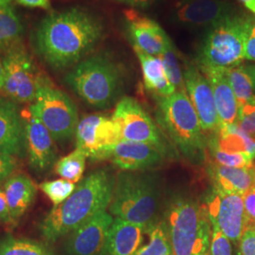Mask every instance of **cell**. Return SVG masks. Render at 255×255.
<instances>
[{
    "mask_svg": "<svg viewBox=\"0 0 255 255\" xmlns=\"http://www.w3.org/2000/svg\"><path fill=\"white\" fill-rule=\"evenodd\" d=\"M76 145L87 158L109 159L113 147L121 140L119 128L112 118L91 115L80 120L76 129Z\"/></svg>",
    "mask_w": 255,
    "mask_h": 255,
    "instance_id": "8fae6325",
    "label": "cell"
},
{
    "mask_svg": "<svg viewBox=\"0 0 255 255\" xmlns=\"http://www.w3.org/2000/svg\"><path fill=\"white\" fill-rule=\"evenodd\" d=\"M113 220L103 212L70 233L64 241L65 255H103Z\"/></svg>",
    "mask_w": 255,
    "mask_h": 255,
    "instance_id": "5bb4252c",
    "label": "cell"
},
{
    "mask_svg": "<svg viewBox=\"0 0 255 255\" xmlns=\"http://www.w3.org/2000/svg\"><path fill=\"white\" fill-rule=\"evenodd\" d=\"M87 156L76 148L71 153L60 158L54 164L55 173L69 182H81L85 170Z\"/></svg>",
    "mask_w": 255,
    "mask_h": 255,
    "instance_id": "f546056e",
    "label": "cell"
},
{
    "mask_svg": "<svg viewBox=\"0 0 255 255\" xmlns=\"http://www.w3.org/2000/svg\"><path fill=\"white\" fill-rule=\"evenodd\" d=\"M76 187V183L64 179L46 181L39 185L40 190L53 203V206H58L66 201L73 194Z\"/></svg>",
    "mask_w": 255,
    "mask_h": 255,
    "instance_id": "1f68e13d",
    "label": "cell"
},
{
    "mask_svg": "<svg viewBox=\"0 0 255 255\" xmlns=\"http://www.w3.org/2000/svg\"><path fill=\"white\" fill-rule=\"evenodd\" d=\"M162 186L157 174L150 171H122L115 178L109 213L146 230L159 221Z\"/></svg>",
    "mask_w": 255,
    "mask_h": 255,
    "instance_id": "3957f363",
    "label": "cell"
},
{
    "mask_svg": "<svg viewBox=\"0 0 255 255\" xmlns=\"http://www.w3.org/2000/svg\"><path fill=\"white\" fill-rule=\"evenodd\" d=\"M148 243L141 247L133 255H174L164 219L146 230Z\"/></svg>",
    "mask_w": 255,
    "mask_h": 255,
    "instance_id": "4316f807",
    "label": "cell"
},
{
    "mask_svg": "<svg viewBox=\"0 0 255 255\" xmlns=\"http://www.w3.org/2000/svg\"><path fill=\"white\" fill-rule=\"evenodd\" d=\"M133 49L141 64L146 89L158 97H167L175 93L176 89L165 74L161 59L158 56L145 53L136 47Z\"/></svg>",
    "mask_w": 255,
    "mask_h": 255,
    "instance_id": "d4e9b609",
    "label": "cell"
},
{
    "mask_svg": "<svg viewBox=\"0 0 255 255\" xmlns=\"http://www.w3.org/2000/svg\"><path fill=\"white\" fill-rule=\"evenodd\" d=\"M244 59L255 62V16L250 14L247 20Z\"/></svg>",
    "mask_w": 255,
    "mask_h": 255,
    "instance_id": "d590c367",
    "label": "cell"
},
{
    "mask_svg": "<svg viewBox=\"0 0 255 255\" xmlns=\"http://www.w3.org/2000/svg\"><path fill=\"white\" fill-rule=\"evenodd\" d=\"M104 26L90 11L72 8L43 19L34 33L39 56L56 70L82 62L101 42Z\"/></svg>",
    "mask_w": 255,
    "mask_h": 255,
    "instance_id": "6da1fadb",
    "label": "cell"
},
{
    "mask_svg": "<svg viewBox=\"0 0 255 255\" xmlns=\"http://www.w3.org/2000/svg\"><path fill=\"white\" fill-rule=\"evenodd\" d=\"M208 148L210 154L214 159V163L216 164L239 168H246L254 165V159L244 153H229L213 147Z\"/></svg>",
    "mask_w": 255,
    "mask_h": 255,
    "instance_id": "d6a6232c",
    "label": "cell"
},
{
    "mask_svg": "<svg viewBox=\"0 0 255 255\" xmlns=\"http://www.w3.org/2000/svg\"><path fill=\"white\" fill-rule=\"evenodd\" d=\"M5 80L3 90L14 103H32L40 87L47 81L31 56L19 43L7 49L3 59Z\"/></svg>",
    "mask_w": 255,
    "mask_h": 255,
    "instance_id": "9c48e42d",
    "label": "cell"
},
{
    "mask_svg": "<svg viewBox=\"0 0 255 255\" xmlns=\"http://www.w3.org/2000/svg\"><path fill=\"white\" fill-rule=\"evenodd\" d=\"M0 255H54L46 243L26 237H0Z\"/></svg>",
    "mask_w": 255,
    "mask_h": 255,
    "instance_id": "484cf974",
    "label": "cell"
},
{
    "mask_svg": "<svg viewBox=\"0 0 255 255\" xmlns=\"http://www.w3.org/2000/svg\"><path fill=\"white\" fill-rule=\"evenodd\" d=\"M198 67L209 82L220 123L224 125L237 123L239 107L237 98L224 72V68L199 65Z\"/></svg>",
    "mask_w": 255,
    "mask_h": 255,
    "instance_id": "ffe728a7",
    "label": "cell"
},
{
    "mask_svg": "<svg viewBox=\"0 0 255 255\" xmlns=\"http://www.w3.org/2000/svg\"><path fill=\"white\" fill-rule=\"evenodd\" d=\"M213 188L219 191L244 196L255 183V164L251 167H229L213 163L208 166Z\"/></svg>",
    "mask_w": 255,
    "mask_h": 255,
    "instance_id": "7402d4cb",
    "label": "cell"
},
{
    "mask_svg": "<svg viewBox=\"0 0 255 255\" xmlns=\"http://www.w3.org/2000/svg\"><path fill=\"white\" fill-rule=\"evenodd\" d=\"M64 81L92 107L108 109L122 92L123 73L107 55H94L76 64Z\"/></svg>",
    "mask_w": 255,
    "mask_h": 255,
    "instance_id": "277c9868",
    "label": "cell"
},
{
    "mask_svg": "<svg viewBox=\"0 0 255 255\" xmlns=\"http://www.w3.org/2000/svg\"><path fill=\"white\" fill-rule=\"evenodd\" d=\"M115 178L104 169L96 170L77 185L73 194L63 203L53 206L39 230L48 242H55L81 227L109 207Z\"/></svg>",
    "mask_w": 255,
    "mask_h": 255,
    "instance_id": "7a4b0ae2",
    "label": "cell"
},
{
    "mask_svg": "<svg viewBox=\"0 0 255 255\" xmlns=\"http://www.w3.org/2000/svg\"><path fill=\"white\" fill-rule=\"evenodd\" d=\"M236 11L226 0H182L175 10V18L183 26L213 27Z\"/></svg>",
    "mask_w": 255,
    "mask_h": 255,
    "instance_id": "2e32d148",
    "label": "cell"
},
{
    "mask_svg": "<svg viewBox=\"0 0 255 255\" xmlns=\"http://www.w3.org/2000/svg\"><path fill=\"white\" fill-rule=\"evenodd\" d=\"M0 152L22 157L26 152L24 121L13 101L0 98Z\"/></svg>",
    "mask_w": 255,
    "mask_h": 255,
    "instance_id": "d6986e66",
    "label": "cell"
},
{
    "mask_svg": "<svg viewBox=\"0 0 255 255\" xmlns=\"http://www.w3.org/2000/svg\"><path fill=\"white\" fill-rule=\"evenodd\" d=\"M211 225H215L237 243L247 229V218L243 197L213 188L204 203Z\"/></svg>",
    "mask_w": 255,
    "mask_h": 255,
    "instance_id": "7c38bea8",
    "label": "cell"
},
{
    "mask_svg": "<svg viewBox=\"0 0 255 255\" xmlns=\"http://www.w3.org/2000/svg\"><path fill=\"white\" fill-rule=\"evenodd\" d=\"M255 16V0H237Z\"/></svg>",
    "mask_w": 255,
    "mask_h": 255,
    "instance_id": "7bdbcfd3",
    "label": "cell"
},
{
    "mask_svg": "<svg viewBox=\"0 0 255 255\" xmlns=\"http://www.w3.org/2000/svg\"><path fill=\"white\" fill-rule=\"evenodd\" d=\"M145 229L115 218L107 236L103 255H133L141 248Z\"/></svg>",
    "mask_w": 255,
    "mask_h": 255,
    "instance_id": "44dd1931",
    "label": "cell"
},
{
    "mask_svg": "<svg viewBox=\"0 0 255 255\" xmlns=\"http://www.w3.org/2000/svg\"><path fill=\"white\" fill-rule=\"evenodd\" d=\"M246 67L247 69H248V71H249V73L251 75V77H252L253 82H254V88H255V64L248 65Z\"/></svg>",
    "mask_w": 255,
    "mask_h": 255,
    "instance_id": "f6af8a7d",
    "label": "cell"
},
{
    "mask_svg": "<svg viewBox=\"0 0 255 255\" xmlns=\"http://www.w3.org/2000/svg\"><path fill=\"white\" fill-rule=\"evenodd\" d=\"M156 97L157 118L175 145L189 160L200 162L205 154V138L200 119L186 91Z\"/></svg>",
    "mask_w": 255,
    "mask_h": 255,
    "instance_id": "5b68a950",
    "label": "cell"
},
{
    "mask_svg": "<svg viewBox=\"0 0 255 255\" xmlns=\"http://www.w3.org/2000/svg\"><path fill=\"white\" fill-rule=\"evenodd\" d=\"M4 80H5V70H4V65H3V60H1V58H0V92L3 90Z\"/></svg>",
    "mask_w": 255,
    "mask_h": 255,
    "instance_id": "ee69618b",
    "label": "cell"
},
{
    "mask_svg": "<svg viewBox=\"0 0 255 255\" xmlns=\"http://www.w3.org/2000/svg\"><path fill=\"white\" fill-rule=\"evenodd\" d=\"M211 226L209 255H233L231 240L217 226Z\"/></svg>",
    "mask_w": 255,
    "mask_h": 255,
    "instance_id": "e575fe53",
    "label": "cell"
},
{
    "mask_svg": "<svg viewBox=\"0 0 255 255\" xmlns=\"http://www.w3.org/2000/svg\"><path fill=\"white\" fill-rule=\"evenodd\" d=\"M2 189L8 201L10 215L17 223L35 201L36 184L27 175L16 174L5 181Z\"/></svg>",
    "mask_w": 255,
    "mask_h": 255,
    "instance_id": "603a6c76",
    "label": "cell"
},
{
    "mask_svg": "<svg viewBox=\"0 0 255 255\" xmlns=\"http://www.w3.org/2000/svg\"><path fill=\"white\" fill-rule=\"evenodd\" d=\"M109 159L122 171H141L161 164L163 153L148 144L120 140L113 147Z\"/></svg>",
    "mask_w": 255,
    "mask_h": 255,
    "instance_id": "ac0fdd59",
    "label": "cell"
},
{
    "mask_svg": "<svg viewBox=\"0 0 255 255\" xmlns=\"http://www.w3.org/2000/svg\"><path fill=\"white\" fill-rule=\"evenodd\" d=\"M28 109L41 120L56 142L68 141L75 135L80 122L78 109L64 92L48 81L40 87Z\"/></svg>",
    "mask_w": 255,
    "mask_h": 255,
    "instance_id": "ba28073f",
    "label": "cell"
},
{
    "mask_svg": "<svg viewBox=\"0 0 255 255\" xmlns=\"http://www.w3.org/2000/svg\"><path fill=\"white\" fill-rule=\"evenodd\" d=\"M12 0H0V7H2V6H8L10 4V2H11Z\"/></svg>",
    "mask_w": 255,
    "mask_h": 255,
    "instance_id": "bcb514c9",
    "label": "cell"
},
{
    "mask_svg": "<svg viewBox=\"0 0 255 255\" xmlns=\"http://www.w3.org/2000/svg\"><path fill=\"white\" fill-rule=\"evenodd\" d=\"M183 80L185 91L200 119L203 131L215 132L221 125L209 82L198 65L186 63Z\"/></svg>",
    "mask_w": 255,
    "mask_h": 255,
    "instance_id": "4fadbf2b",
    "label": "cell"
},
{
    "mask_svg": "<svg viewBox=\"0 0 255 255\" xmlns=\"http://www.w3.org/2000/svg\"><path fill=\"white\" fill-rule=\"evenodd\" d=\"M164 65V71L168 80L172 83L176 91H184V80L182 68L179 63L178 52L173 42L164 50L162 54L158 56Z\"/></svg>",
    "mask_w": 255,
    "mask_h": 255,
    "instance_id": "4dcf8cb0",
    "label": "cell"
},
{
    "mask_svg": "<svg viewBox=\"0 0 255 255\" xmlns=\"http://www.w3.org/2000/svg\"><path fill=\"white\" fill-rule=\"evenodd\" d=\"M17 166L14 157L0 152V183L12 175Z\"/></svg>",
    "mask_w": 255,
    "mask_h": 255,
    "instance_id": "f35d334b",
    "label": "cell"
},
{
    "mask_svg": "<svg viewBox=\"0 0 255 255\" xmlns=\"http://www.w3.org/2000/svg\"><path fill=\"white\" fill-rule=\"evenodd\" d=\"M174 255H209L212 226L204 204L180 198L164 219Z\"/></svg>",
    "mask_w": 255,
    "mask_h": 255,
    "instance_id": "8992f818",
    "label": "cell"
},
{
    "mask_svg": "<svg viewBox=\"0 0 255 255\" xmlns=\"http://www.w3.org/2000/svg\"><path fill=\"white\" fill-rule=\"evenodd\" d=\"M238 243V255H255V228H247Z\"/></svg>",
    "mask_w": 255,
    "mask_h": 255,
    "instance_id": "8d00e7d4",
    "label": "cell"
},
{
    "mask_svg": "<svg viewBox=\"0 0 255 255\" xmlns=\"http://www.w3.org/2000/svg\"><path fill=\"white\" fill-rule=\"evenodd\" d=\"M24 27L11 6L0 7V48H9L17 44Z\"/></svg>",
    "mask_w": 255,
    "mask_h": 255,
    "instance_id": "83f0119b",
    "label": "cell"
},
{
    "mask_svg": "<svg viewBox=\"0 0 255 255\" xmlns=\"http://www.w3.org/2000/svg\"><path fill=\"white\" fill-rule=\"evenodd\" d=\"M208 147H213L229 153H244L255 158V139L235 124L224 125L212 132L207 142Z\"/></svg>",
    "mask_w": 255,
    "mask_h": 255,
    "instance_id": "cb8c5ba5",
    "label": "cell"
},
{
    "mask_svg": "<svg viewBox=\"0 0 255 255\" xmlns=\"http://www.w3.org/2000/svg\"><path fill=\"white\" fill-rule=\"evenodd\" d=\"M112 119L119 128L121 140L145 143L163 154L166 146L157 126L146 110L133 98L124 97L117 103Z\"/></svg>",
    "mask_w": 255,
    "mask_h": 255,
    "instance_id": "30bf717a",
    "label": "cell"
},
{
    "mask_svg": "<svg viewBox=\"0 0 255 255\" xmlns=\"http://www.w3.org/2000/svg\"><path fill=\"white\" fill-rule=\"evenodd\" d=\"M247 218V228H255V183L243 196Z\"/></svg>",
    "mask_w": 255,
    "mask_h": 255,
    "instance_id": "74e56055",
    "label": "cell"
},
{
    "mask_svg": "<svg viewBox=\"0 0 255 255\" xmlns=\"http://www.w3.org/2000/svg\"><path fill=\"white\" fill-rule=\"evenodd\" d=\"M118 1L129 5V6H132V7L146 8V7L154 4L157 0H118Z\"/></svg>",
    "mask_w": 255,
    "mask_h": 255,
    "instance_id": "b9f144b4",
    "label": "cell"
},
{
    "mask_svg": "<svg viewBox=\"0 0 255 255\" xmlns=\"http://www.w3.org/2000/svg\"><path fill=\"white\" fill-rule=\"evenodd\" d=\"M17 3L29 8H41L48 9L50 7L49 0H16Z\"/></svg>",
    "mask_w": 255,
    "mask_h": 255,
    "instance_id": "60d3db41",
    "label": "cell"
},
{
    "mask_svg": "<svg viewBox=\"0 0 255 255\" xmlns=\"http://www.w3.org/2000/svg\"><path fill=\"white\" fill-rule=\"evenodd\" d=\"M0 224L8 227H13L16 224L10 215L9 204L2 188H0Z\"/></svg>",
    "mask_w": 255,
    "mask_h": 255,
    "instance_id": "ab89813d",
    "label": "cell"
},
{
    "mask_svg": "<svg viewBox=\"0 0 255 255\" xmlns=\"http://www.w3.org/2000/svg\"><path fill=\"white\" fill-rule=\"evenodd\" d=\"M125 29L132 46L147 54L159 56L172 42L154 20L131 9L125 11Z\"/></svg>",
    "mask_w": 255,
    "mask_h": 255,
    "instance_id": "e0dca14e",
    "label": "cell"
},
{
    "mask_svg": "<svg viewBox=\"0 0 255 255\" xmlns=\"http://www.w3.org/2000/svg\"><path fill=\"white\" fill-rule=\"evenodd\" d=\"M25 148L28 164L35 172L48 170L56 163L54 139L41 120L28 109L24 121Z\"/></svg>",
    "mask_w": 255,
    "mask_h": 255,
    "instance_id": "9a60e30c",
    "label": "cell"
},
{
    "mask_svg": "<svg viewBox=\"0 0 255 255\" xmlns=\"http://www.w3.org/2000/svg\"><path fill=\"white\" fill-rule=\"evenodd\" d=\"M249 14L235 12L207 28L197 50V65L228 68L241 64L245 53Z\"/></svg>",
    "mask_w": 255,
    "mask_h": 255,
    "instance_id": "52a82bcc",
    "label": "cell"
},
{
    "mask_svg": "<svg viewBox=\"0 0 255 255\" xmlns=\"http://www.w3.org/2000/svg\"><path fill=\"white\" fill-rule=\"evenodd\" d=\"M237 124L255 139V96L238 108Z\"/></svg>",
    "mask_w": 255,
    "mask_h": 255,
    "instance_id": "836d02e7",
    "label": "cell"
},
{
    "mask_svg": "<svg viewBox=\"0 0 255 255\" xmlns=\"http://www.w3.org/2000/svg\"><path fill=\"white\" fill-rule=\"evenodd\" d=\"M224 72L237 98L238 107L255 97L254 82L246 66L237 65L224 68Z\"/></svg>",
    "mask_w": 255,
    "mask_h": 255,
    "instance_id": "f1b7e54d",
    "label": "cell"
}]
</instances>
